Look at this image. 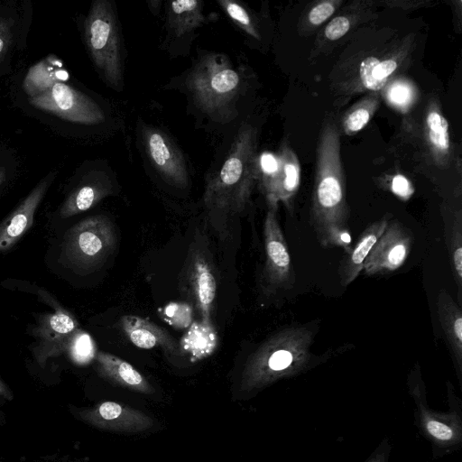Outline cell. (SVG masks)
Returning a JSON list of instances; mask_svg holds the SVG:
<instances>
[{"instance_id":"obj_30","label":"cell","mask_w":462,"mask_h":462,"mask_svg":"<svg viewBox=\"0 0 462 462\" xmlns=\"http://www.w3.org/2000/svg\"><path fill=\"white\" fill-rule=\"evenodd\" d=\"M383 97L390 106L404 113L415 103L418 90L411 80L398 79L384 87Z\"/></svg>"},{"instance_id":"obj_15","label":"cell","mask_w":462,"mask_h":462,"mask_svg":"<svg viewBox=\"0 0 462 462\" xmlns=\"http://www.w3.org/2000/svg\"><path fill=\"white\" fill-rule=\"evenodd\" d=\"M51 172L0 223V252L10 250L31 228L34 214L55 178Z\"/></svg>"},{"instance_id":"obj_12","label":"cell","mask_w":462,"mask_h":462,"mask_svg":"<svg viewBox=\"0 0 462 462\" xmlns=\"http://www.w3.org/2000/svg\"><path fill=\"white\" fill-rule=\"evenodd\" d=\"M74 413L92 427L118 433L143 432L153 425V420L143 411L111 401L77 409Z\"/></svg>"},{"instance_id":"obj_31","label":"cell","mask_w":462,"mask_h":462,"mask_svg":"<svg viewBox=\"0 0 462 462\" xmlns=\"http://www.w3.org/2000/svg\"><path fill=\"white\" fill-rule=\"evenodd\" d=\"M97 353L92 337L80 328L69 337L65 353L77 365H88L95 360Z\"/></svg>"},{"instance_id":"obj_20","label":"cell","mask_w":462,"mask_h":462,"mask_svg":"<svg viewBox=\"0 0 462 462\" xmlns=\"http://www.w3.org/2000/svg\"><path fill=\"white\" fill-rule=\"evenodd\" d=\"M94 361L96 371L106 381L141 393L150 394L154 392L145 377L120 357L97 351Z\"/></svg>"},{"instance_id":"obj_25","label":"cell","mask_w":462,"mask_h":462,"mask_svg":"<svg viewBox=\"0 0 462 462\" xmlns=\"http://www.w3.org/2000/svg\"><path fill=\"white\" fill-rule=\"evenodd\" d=\"M217 334L213 325L200 320L193 321L180 341V348L189 355L192 361L209 356L217 346Z\"/></svg>"},{"instance_id":"obj_28","label":"cell","mask_w":462,"mask_h":462,"mask_svg":"<svg viewBox=\"0 0 462 462\" xmlns=\"http://www.w3.org/2000/svg\"><path fill=\"white\" fill-rule=\"evenodd\" d=\"M380 104V96L372 93L354 105L343 116L342 129L347 135H354L369 123Z\"/></svg>"},{"instance_id":"obj_11","label":"cell","mask_w":462,"mask_h":462,"mask_svg":"<svg viewBox=\"0 0 462 462\" xmlns=\"http://www.w3.org/2000/svg\"><path fill=\"white\" fill-rule=\"evenodd\" d=\"M54 312L41 315L32 333L36 338L32 347L35 360L44 366L47 360L65 353L71 335L79 328L76 318L55 300Z\"/></svg>"},{"instance_id":"obj_22","label":"cell","mask_w":462,"mask_h":462,"mask_svg":"<svg viewBox=\"0 0 462 462\" xmlns=\"http://www.w3.org/2000/svg\"><path fill=\"white\" fill-rule=\"evenodd\" d=\"M424 137L433 162L447 166L451 155L449 125L436 99H431L425 111Z\"/></svg>"},{"instance_id":"obj_1","label":"cell","mask_w":462,"mask_h":462,"mask_svg":"<svg viewBox=\"0 0 462 462\" xmlns=\"http://www.w3.org/2000/svg\"><path fill=\"white\" fill-rule=\"evenodd\" d=\"M350 217L340 152L339 130L334 122L323 124L316 151L310 223L318 243L325 248L329 235L347 227Z\"/></svg>"},{"instance_id":"obj_4","label":"cell","mask_w":462,"mask_h":462,"mask_svg":"<svg viewBox=\"0 0 462 462\" xmlns=\"http://www.w3.org/2000/svg\"><path fill=\"white\" fill-rule=\"evenodd\" d=\"M407 391L414 404L413 420L419 434L430 444L433 459L450 456L462 448V400L450 381L446 382L448 409L436 411L428 402L427 387L419 364L411 369Z\"/></svg>"},{"instance_id":"obj_18","label":"cell","mask_w":462,"mask_h":462,"mask_svg":"<svg viewBox=\"0 0 462 462\" xmlns=\"http://www.w3.org/2000/svg\"><path fill=\"white\" fill-rule=\"evenodd\" d=\"M389 221V215H385L369 224L359 235L350 252L344 254L337 269L341 286L350 285L358 277L366 257L383 235Z\"/></svg>"},{"instance_id":"obj_36","label":"cell","mask_w":462,"mask_h":462,"mask_svg":"<svg viewBox=\"0 0 462 462\" xmlns=\"http://www.w3.org/2000/svg\"><path fill=\"white\" fill-rule=\"evenodd\" d=\"M393 446L389 438H383L364 462H390Z\"/></svg>"},{"instance_id":"obj_24","label":"cell","mask_w":462,"mask_h":462,"mask_svg":"<svg viewBox=\"0 0 462 462\" xmlns=\"http://www.w3.org/2000/svg\"><path fill=\"white\" fill-rule=\"evenodd\" d=\"M111 193L112 184L107 178L97 172L88 174L68 196L60 215L62 218H68L87 211Z\"/></svg>"},{"instance_id":"obj_33","label":"cell","mask_w":462,"mask_h":462,"mask_svg":"<svg viewBox=\"0 0 462 462\" xmlns=\"http://www.w3.org/2000/svg\"><path fill=\"white\" fill-rule=\"evenodd\" d=\"M229 17L254 38L260 39L255 24L249 13L238 3L230 0L219 1Z\"/></svg>"},{"instance_id":"obj_21","label":"cell","mask_w":462,"mask_h":462,"mask_svg":"<svg viewBox=\"0 0 462 462\" xmlns=\"http://www.w3.org/2000/svg\"><path fill=\"white\" fill-rule=\"evenodd\" d=\"M121 327L129 340L142 349L161 346L168 354L179 355L180 346L163 328L150 320L135 315H125L121 318Z\"/></svg>"},{"instance_id":"obj_8","label":"cell","mask_w":462,"mask_h":462,"mask_svg":"<svg viewBox=\"0 0 462 462\" xmlns=\"http://www.w3.org/2000/svg\"><path fill=\"white\" fill-rule=\"evenodd\" d=\"M278 205L269 204L263 223L265 263L263 286L266 293L290 290L295 284V273L290 250L277 217Z\"/></svg>"},{"instance_id":"obj_6","label":"cell","mask_w":462,"mask_h":462,"mask_svg":"<svg viewBox=\"0 0 462 462\" xmlns=\"http://www.w3.org/2000/svg\"><path fill=\"white\" fill-rule=\"evenodd\" d=\"M85 41L106 81L121 90L123 83L120 37L116 15L106 0L93 2L85 21Z\"/></svg>"},{"instance_id":"obj_29","label":"cell","mask_w":462,"mask_h":462,"mask_svg":"<svg viewBox=\"0 0 462 462\" xmlns=\"http://www.w3.org/2000/svg\"><path fill=\"white\" fill-rule=\"evenodd\" d=\"M65 75L66 71L54 70L46 60H42L29 69L23 86L30 97H32L46 91L55 83L61 82Z\"/></svg>"},{"instance_id":"obj_9","label":"cell","mask_w":462,"mask_h":462,"mask_svg":"<svg viewBox=\"0 0 462 462\" xmlns=\"http://www.w3.org/2000/svg\"><path fill=\"white\" fill-rule=\"evenodd\" d=\"M29 103L73 123L97 125L105 118L104 112L93 99L63 82H57L46 91L30 97Z\"/></svg>"},{"instance_id":"obj_37","label":"cell","mask_w":462,"mask_h":462,"mask_svg":"<svg viewBox=\"0 0 462 462\" xmlns=\"http://www.w3.org/2000/svg\"><path fill=\"white\" fill-rule=\"evenodd\" d=\"M12 19L0 18V57L8 49L12 39Z\"/></svg>"},{"instance_id":"obj_27","label":"cell","mask_w":462,"mask_h":462,"mask_svg":"<svg viewBox=\"0 0 462 462\" xmlns=\"http://www.w3.org/2000/svg\"><path fill=\"white\" fill-rule=\"evenodd\" d=\"M353 2L354 6H347L346 13L339 14L333 17L323 28L321 32V40L326 43H331L344 37L355 25L361 21L362 14H365V8L368 7L366 2Z\"/></svg>"},{"instance_id":"obj_40","label":"cell","mask_w":462,"mask_h":462,"mask_svg":"<svg viewBox=\"0 0 462 462\" xmlns=\"http://www.w3.org/2000/svg\"><path fill=\"white\" fill-rule=\"evenodd\" d=\"M5 180V168L0 166V186Z\"/></svg>"},{"instance_id":"obj_10","label":"cell","mask_w":462,"mask_h":462,"mask_svg":"<svg viewBox=\"0 0 462 462\" xmlns=\"http://www.w3.org/2000/svg\"><path fill=\"white\" fill-rule=\"evenodd\" d=\"M413 243L411 230L398 220H390L366 257L362 272L366 276L395 272L406 262Z\"/></svg>"},{"instance_id":"obj_5","label":"cell","mask_w":462,"mask_h":462,"mask_svg":"<svg viewBox=\"0 0 462 462\" xmlns=\"http://www.w3.org/2000/svg\"><path fill=\"white\" fill-rule=\"evenodd\" d=\"M116 246L114 224L107 217L97 215L77 223L67 232L61 257L78 273H88L100 268Z\"/></svg>"},{"instance_id":"obj_39","label":"cell","mask_w":462,"mask_h":462,"mask_svg":"<svg viewBox=\"0 0 462 462\" xmlns=\"http://www.w3.org/2000/svg\"><path fill=\"white\" fill-rule=\"evenodd\" d=\"M0 398L6 400V401H12L14 398V395L10 390V388L0 379Z\"/></svg>"},{"instance_id":"obj_14","label":"cell","mask_w":462,"mask_h":462,"mask_svg":"<svg viewBox=\"0 0 462 462\" xmlns=\"http://www.w3.org/2000/svg\"><path fill=\"white\" fill-rule=\"evenodd\" d=\"M147 153L162 178L171 185L184 188L189 177L184 159L171 139L156 129L144 134Z\"/></svg>"},{"instance_id":"obj_16","label":"cell","mask_w":462,"mask_h":462,"mask_svg":"<svg viewBox=\"0 0 462 462\" xmlns=\"http://www.w3.org/2000/svg\"><path fill=\"white\" fill-rule=\"evenodd\" d=\"M439 319L452 359L458 386L462 391V311L461 307L445 290L437 298Z\"/></svg>"},{"instance_id":"obj_3","label":"cell","mask_w":462,"mask_h":462,"mask_svg":"<svg viewBox=\"0 0 462 462\" xmlns=\"http://www.w3.org/2000/svg\"><path fill=\"white\" fill-rule=\"evenodd\" d=\"M255 149V130L245 126L239 132L218 174L207 185L205 204L220 220L229 214L241 213L249 201L254 180L258 179Z\"/></svg>"},{"instance_id":"obj_34","label":"cell","mask_w":462,"mask_h":462,"mask_svg":"<svg viewBox=\"0 0 462 462\" xmlns=\"http://www.w3.org/2000/svg\"><path fill=\"white\" fill-rule=\"evenodd\" d=\"M389 190L400 199L409 200L414 193L412 182L404 175L397 173L388 182Z\"/></svg>"},{"instance_id":"obj_17","label":"cell","mask_w":462,"mask_h":462,"mask_svg":"<svg viewBox=\"0 0 462 462\" xmlns=\"http://www.w3.org/2000/svg\"><path fill=\"white\" fill-rule=\"evenodd\" d=\"M404 45L388 53L371 54L357 65V79L362 89L379 91L390 82L406 58Z\"/></svg>"},{"instance_id":"obj_35","label":"cell","mask_w":462,"mask_h":462,"mask_svg":"<svg viewBox=\"0 0 462 462\" xmlns=\"http://www.w3.org/2000/svg\"><path fill=\"white\" fill-rule=\"evenodd\" d=\"M341 247L345 254L350 252L352 247V238L349 227H343L332 232L327 239L325 248Z\"/></svg>"},{"instance_id":"obj_7","label":"cell","mask_w":462,"mask_h":462,"mask_svg":"<svg viewBox=\"0 0 462 462\" xmlns=\"http://www.w3.org/2000/svg\"><path fill=\"white\" fill-rule=\"evenodd\" d=\"M194 100L212 116L226 114L240 87L239 74L220 55L204 57L187 79Z\"/></svg>"},{"instance_id":"obj_19","label":"cell","mask_w":462,"mask_h":462,"mask_svg":"<svg viewBox=\"0 0 462 462\" xmlns=\"http://www.w3.org/2000/svg\"><path fill=\"white\" fill-rule=\"evenodd\" d=\"M277 155L279 169L271 192L266 198L267 204L278 205L279 202H282L287 208H291L300 184V161L287 143L281 145Z\"/></svg>"},{"instance_id":"obj_38","label":"cell","mask_w":462,"mask_h":462,"mask_svg":"<svg viewBox=\"0 0 462 462\" xmlns=\"http://www.w3.org/2000/svg\"><path fill=\"white\" fill-rule=\"evenodd\" d=\"M429 2L425 1H388L384 4L390 7H397L402 9H413L419 8L420 6H424Z\"/></svg>"},{"instance_id":"obj_13","label":"cell","mask_w":462,"mask_h":462,"mask_svg":"<svg viewBox=\"0 0 462 462\" xmlns=\"http://www.w3.org/2000/svg\"><path fill=\"white\" fill-rule=\"evenodd\" d=\"M185 281L189 294L200 315V321L213 325L211 311L216 298L217 282L212 264L202 252L196 250L189 257Z\"/></svg>"},{"instance_id":"obj_26","label":"cell","mask_w":462,"mask_h":462,"mask_svg":"<svg viewBox=\"0 0 462 462\" xmlns=\"http://www.w3.org/2000/svg\"><path fill=\"white\" fill-rule=\"evenodd\" d=\"M204 21L201 2L176 0L170 5L169 24L177 36L191 32Z\"/></svg>"},{"instance_id":"obj_2","label":"cell","mask_w":462,"mask_h":462,"mask_svg":"<svg viewBox=\"0 0 462 462\" xmlns=\"http://www.w3.org/2000/svg\"><path fill=\"white\" fill-rule=\"evenodd\" d=\"M313 339V330L302 325L287 327L267 337L247 358L241 390L258 392L317 366L322 360L310 351Z\"/></svg>"},{"instance_id":"obj_23","label":"cell","mask_w":462,"mask_h":462,"mask_svg":"<svg viewBox=\"0 0 462 462\" xmlns=\"http://www.w3.org/2000/svg\"><path fill=\"white\" fill-rule=\"evenodd\" d=\"M443 234L452 275L457 287V304L462 306V211L447 204L440 207Z\"/></svg>"},{"instance_id":"obj_32","label":"cell","mask_w":462,"mask_h":462,"mask_svg":"<svg viewBox=\"0 0 462 462\" xmlns=\"http://www.w3.org/2000/svg\"><path fill=\"white\" fill-rule=\"evenodd\" d=\"M343 4L342 0H322L314 3L303 14L300 29L311 32L327 22Z\"/></svg>"}]
</instances>
